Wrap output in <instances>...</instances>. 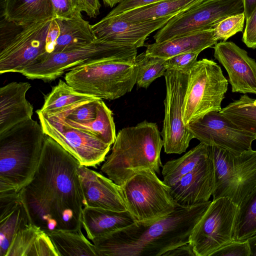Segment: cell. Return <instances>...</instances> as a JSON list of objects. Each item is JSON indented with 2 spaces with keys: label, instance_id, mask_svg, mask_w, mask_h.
<instances>
[{
  "label": "cell",
  "instance_id": "24",
  "mask_svg": "<svg viewBox=\"0 0 256 256\" xmlns=\"http://www.w3.org/2000/svg\"><path fill=\"white\" fill-rule=\"evenodd\" d=\"M6 256H58L47 233L30 223L14 235Z\"/></svg>",
  "mask_w": 256,
  "mask_h": 256
},
{
  "label": "cell",
  "instance_id": "32",
  "mask_svg": "<svg viewBox=\"0 0 256 256\" xmlns=\"http://www.w3.org/2000/svg\"><path fill=\"white\" fill-rule=\"evenodd\" d=\"M247 94L230 103L220 112L242 129L256 136V106Z\"/></svg>",
  "mask_w": 256,
  "mask_h": 256
},
{
  "label": "cell",
  "instance_id": "10",
  "mask_svg": "<svg viewBox=\"0 0 256 256\" xmlns=\"http://www.w3.org/2000/svg\"><path fill=\"white\" fill-rule=\"evenodd\" d=\"M44 132L58 142L82 166L96 168L106 160L111 145L96 135L66 122L58 112L36 110Z\"/></svg>",
  "mask_w": 256,
  "mask_h": 256
},
{
  "label": "cell",
  "instance_id": "5",
  "mask_svg": "<svg viewBox=\"0 0 256 256\" xmlns=\"http://www.w3.org/2000/svg\"><path fill=\"white\" fill-rule=\"evenodd\" d=\"M134 62L120 58L94 60L70 69L64 80L78 92L114 100L131 92L136 84Z\"/></svg>",
  "mask_w": 256,
  "mask_h": 256
},
{
  "label": "cell",
  "instance_id": "6",
  "mask_svg": "<svg viewBox=\"0 0 256 256\" xmlns=\"http://www.w3.org/2000/svg\"><path fill=\"white\" fill-rule=\"evenodd\" d=\"M120 186L127 210L136 224L153 222L171 214L178 206L170 187L152 170L140 171Z\"/></svg>",
  "mask_w": 256,
  "mask_h": 256
},
{
  "label": "cell",
  "instance_id": "29",
  "mask_svg": "<svg viewBox=\"0 0 256 256\" xmlns=\"http://www.w3.org/2000/svg\"><path fill=\"white\" fill-rule=\"evenodd\" d=\"M58 256H98L95 247L78 231L58 230L48 233Z\"/></svg>",
  "mask_w": 256,
  "mask_h": 256
},
{
  "label": "cell",
  "instance_id": "3",
  "mask_svg": "<svg viewBox=\"0 0 256 256\" xmlns=\"http://www.w3.org/2000/svg\"><path fill=\"white\" fill-rule=\"evenodd\" d=\"M156 124L144 120L124 128L116 136L100 171L118 186L140 170L159 173L164 142Z\"/></svg>",
  "mask_w": 256,
  "mask_h": 256
},
{
  "label": "cell",
  "instance_id": "42",
  "mask_svg": "<svg viewBox=\"0 0 256 256\" xmlns=\"http://www.w3.org/2000/svg\"><path fill=\"white\" fill-rule=\"evenodd\" d=\"M195 256L194 251L189 243L180 246L170 250L162 256Z\"/></svg>",
  "mask_w": 256,
  "mask_h": 256
},
{
  "label": "cell",
  "instance_id": "47",
  "mask_svg": "<svg viewBox=\"0 0 256 256\" xmlns=\"http://www.w3.org/2000/svg\"><path fill=\"white\" fill-rule=\"evenodd\" d=\"M252 103L253 104L256 106V99H252Z\"/></svg>",
  "mask_w": 256,
  "mask_h": 256
},
{
  "label": "cell",
  "instance_id": "26",
  "mask_svg": "<svg viewBox=\"0 0 256 256\" xmlns=\"http://www.w3.org/2000/svg\"><path fill=\"white\" fill-rule=\"evenodd\" d=\"M3 16L9 22L23 27L54 18L50 0H4Z\"/></svg>",
  "mask_w": 256,
  "mask_h": 256
},
{
  "label": "cell",
  "instance_id": "38",
  "mask_svg": "<svg viewBox=\"0 0 256 256\" xmlns=\"http://www.w3.org/2000/svg\"><path fill=\"white\" fill-rule=\"evenodd\" d=\"M210 256H250L248 240H232L216 250Z\"/></svg>",
  "mask_w": 256,
  "mask_h": 256
},
{
  "label": "cell",
  "instance_id": "35",
  "mask_svg": "<svg viewBox=\"0 0 256 256\" xmlns=\"http://www.w3.org/2000/svg\"><path fill=\"white\" fill-rule=\"evenodd\" d=\"M245 19L244 12L224 18L213 28L216 38L226 42L236 33L242 32Z\"/></svg>",
  "mask_w": 256,
  "mask_h": 256
},
{
  "label": "cell",
  "instance_id": "33",
  "mask_svg": "<svg viewBox=\"0 0 256 256\" xmlns=\"http://www.w3.org/2000/svg\"><path fill=\"white\" fill-rule=\"evenodd\" d=\"M256 234V188L238 206L233 240H246Z\"/></svg>",
  "mask_w": 256,
  "mask_h": 256
},
{
  "label": "cell",
  "instance_id": "12",
  "mask_svg": "<svg viewBox=\"0 0 256 256\" xmlns=\"http://www.w3.org/2000/svg\"><path fill=\"white\" fill-rule=\"evenodd\" d=\"M244 12L242 0H204L170 19L154 36L155 42L213 28L224 18Z\"/></svg>",
  "mask_w": 256,
  "mask_h": 256
},
{
  "label": "cell",
  "instance_id": "28",
  "mask_svg": "<svg viewBox=\"0 0 256 256\" xmlns=\"http://www.w3.org/2000/svg\"><path fill=\"white\" fill-rule=\"evenodd\" d=\"M210 155L208 146L200 142L182 156L162 165L163 182L170 187L192 171Z\"/></svg>",
  "mask_w": 256,
  "mask_h": 256
},
{
  "label": "cell",
  "instance_id": "31",
  "mask_svg": "<svg viewBox=\"0 0 256 256\" xmlns=\"http://www.w3.org/2000/svg\"><path fill=\"white\" fill-rule=\"evenodd\" d=\"M96 98L76 91L66 82L60 80L45 97L40 110L46 114L56 112L74 104Z\"/></svg>",
  "mask_w": 256,
  "mask_h": 256
},
{
  "label": "cell",
  "instance_id": "23",
  "mask_svg": "<svg viewBox=\"0 0 256 256\" xmlns=\"http://www.w3.org/2000/svg\"><path fill=\"white\" fill-rule=\"evenodd\" d=\"M134 222L130 212L84 206L82 212V226L87 237L94 238L124 228Z\"/></svg>",
  "mask_w": 256,
  "mask_h": 256
},
{
  "label": "cell",
  "instance_id": "36",
  "mask_svg": "<svg viewBox=\"0 0 256 256\" xmlns=\"http://www.w3.org/2000/svg\"><path fill=\"white\" fill-rule=\"evenodd\" d=\"M54 10V18H68L76 12H85L83 0H50Z\"/></svg>",
  "mask_w": 256,
  "mask_h": 256
},
{
  "label": "cell",
  "instance_id": "4",
  "mask_svg": "<svg viewBox=\"0 0 256 256\" xmlns=\"http://www.w3.org/2000/svg\"><path fill=\"white\" fill-rule=\"evenodd\" d=\"M46 134L32 118L0 133V194H17L32 179Z\"/></svg>",
  "mask_w": 256,
  "mask_h": 256
},
{
  "label": "cell",
  "instance_id": "43",
  "mask_svg": "<svg viewBox=\"0 0 256 256\" xmlns=\"http://www.w3.org/2000/svg\"><path fill=\"white\" fill-rule=\"evenodd\" d=\"M86 10L85 12L90 18H96L100 12L101 5L100 0H83Z\"/></svg>",
  "mask_w": 256,
  "mask_h": 256
},
{
  "label": "cell",
  "instance_id": "37",
  "mask_svg": "<svg viewBox=\"0 0 256 256\" xmlns=\"http://www.w3.org/2000/svg\"><path fill=\"white\" fill-rule=\"evenodd\" d=\"M200 53L199 52H188L178 54L166 59V64L168 68L184 72H190V69L198 61L197 58Z\"/></svg>",
  "mask_w": 256,
  "mask_h": 256
},
{
  "label": "cell",
  "instance_id": "21",
  "mask_svg": "<svg viewBox=\"0 0 256 256\" xmlns=\"http://www.w3.org/2000/svg\"><path fill=\"white\" fill-rule=\"evenodd\" d=\"M30 223L19 192L0 194V256H6L14 235Z\"/></svg>",
  "mask_w": 256,
  "mask_h": 256
},
{
  "label": "cell",
  "instance_id": "17",
  "mask_svg": "<svg viewBox=\"0 0 256 256\" xmlns=\"http://www.w3.org/2000/svg\"><path fill=\"white\" fill-rule=\"evenodd\" d=\"M214 56L224 68L232 92L256 94V62L232 42L214 46Z\"/></svg>",
  "mask_w": 256,
  "mask_h": 256
},
{
  "label": "cell",
  "instance_id": "15",
  "mask_svg": "<svg viewBox=\"0 0 256 256\" xmlns=\"http://www.w3.org/2000/svg\"><path fill=\"white\" fill-rule=\"evenodd\" d=\"M194 138L208 146L238 154L252 148L256 136L220 112L212 111L186 125Z\"/></svg>",
  "mask_w": 256,
  "mask_h": 256
},
{
  "label": "cell",
  "instance_id": "16",
  "mask_svg": "<svg viewBox=\"0 0 256 256\" xmlns=\"http://www.w3.org/2000/svg\"><path fill=\"white\" fill-rule=\"evenodd\" d=\"M172 16L143 21H129L118 16H107L91 26L96 40L132 46H144L147 38L160 29Z\"/></svg>",
  "mask_w": 256,
  "mask_h": 256
},
{
  "label": "cell",
  "instance_id": "25",
  "mask_svg": "<svg viewBox=\"0 0 256 256\" xmlns=\"http://www.w3.org/2000/svg\"><path fill=\"white\" fill-rule=\"evenodd\" d=\"M54 19L58 24L60 34L53 53L68 51L90 44L96 40L92 25L82 18V12H76L68 18Z\"/></svg>",
  "mask_w": 256,
  "mask_h": 256
},
{
  "label": "cell",
  "instance_id": "9",
  "mask_svg": "<svg viewBox=\"0 0 256 256\" xmlns=\"http://www.w3.org/2000/svg\"><path fill=\"white\" fill-rule=\"evenodd\" d=\"M208 146L215 171L213 200L226 196L239 206L256 188V150L251 149L234 154Z\"/></svg>",
  "mask_w": 256,
  "mask_h": 256
},
{
  "label": "cell",
  "instance_id": "41",
  "mask_svg": "<svg viewBox=\"0 0 256 256\" xmlns=\"http://www.w3.org/2000/svg\"><path fill=\"white\" fill-rule=\"evenodd\" d=\"M59 34L60 28L56 20L53 18L46 38V54L43 56L54 52L56 42Z\"/></svg>",
  "mask_w": 256,
  "mask_h": 256
},
{
  "label": "cell",
  "instance_id": "14",
  "mask_svg": "<svg viewBox=\"0 0 256 256\" xmlns=\"http://www.w3.org/2000/svg\"><path fill=\"white\" fill-rule=\"evenodd\" d=\"M53 18L34 22L2 42L0 74L20 73L46 54V38Z\"/></svg>",
  "mask_w": 256,
  "mask_h": 256
},
{
  "label": "cell",
  "instance_id": "39",
  "mask_svg": "<svg viewBox=\"0 0 256 256\" xmlns=\"http://www.w3.org/2000/svg\"><path fill=\"white\" fill-rule=\"evenodd\" d=\"M162 0H124L118 4L106 16H114L134 9Z\"/></svg>",
  "mask_w": 256,
  "mask_h": 256
},
{
  "label": "cell",
  "instance_id": "13",
  "mask_svg": "<svg viewBox=\"0 0 256 256\" xmlns=\"http://www.w3.org/2000/svg\"><path fill=\"white\" fill-rule=\"evenodd\" d=\"M188 74L189 72L168 68L164 74L166 96L161 135L164 151L168 154H182L185 152L194 138L182 121V108Z\"/></svg>",
  "mask_w": 256,
  "mask_h": 256
},
{
  "label": "cell",
  "instance_id": "8",
  "mask_svg": "<svg viewBox=\"0 0 256 256\" xmlns=\"http://www.w3.org/2000/svg\"><path fill=\"white\" fill-rule=\"evenodd\" d=\"M228 88L221 68L212 60L203 58L190 69L182 108L185 125L212 111L220 112Z\"/></svg>",
  "mask_w": 256,
  "mask_h": 256
},
{
  "label": "cell",
  "instance_id": "40",
  "mask_svg": "<svg viewBox=\"0 0 256 256\" xmlns=\"http://www.w3.org/2000/svg\"><path fill=\"white\" fill-rule=\"evenodd\" d=\"M242 41L249 48H256V8L246 19V24L242 34Z\"/></svg>",
  "mask_w": 256,
  "mask_h": 256
},
{
  "label": "cell",
  "instance_id": "7",
  "mask_svg": "<svg viewBox=\"0 0 256 256\" xmlns=\"http://www.w3.org/2000/svg\"><path fill=\"white\" fill-rule=\"evenodd\" d=\"M136 56L137 48L134 46L96 40L88 44L42 57L20 74L28 79L50 82L72 68L92 60L108 58L136 60Z\"/></svg>",
  "mask_w": 256,
  "mask_h": 256
},
{
  "label": "cell",
  "instance_id": "46",
  "mask_svg": "<svg viewBox=\"0 0 256 256\" xmlns=\"http://www.w3.org/2000/svg\"><path fill=\"white\" fill-rule=\"evenodd\" d=\"M124 0H102L105 4L110 8L114 7Z\"/></svg>",
  "mask_w": 256,
  "mask_h": 256
},
{
  "label": "cell",
  "instance_id": "45",
  "mask_svg": "<svg viewBox=\"0 0 256 256\" xmlns=\"http://www.w3.org/2000/svg\"><path fill=\"white\" fill-rule=\"evenodd\" d=\"M250 253V256H256V234L247 240Z\"/></svg>",
  "mask_w": 256,
  "mask_h": 256
},
{
  "label": "cell",
  "instance_id": "22",
  "mask_svg": "<svg viewBox=\"0 0 256 256\" xmlns=\"http://www.w3.org/2000/svg\"><path fill=\"white\" fill-rule=\"evenodd\" d=\"M214 28L175 38L160 42L147 46L145 52L149 54L168 59L179 54L199 52L218 43Z\"/></svg>",
  "mask_w": 256,
  "mask_h": 256
},
{
  "label": "cell",
  "instance_id": "1",
  "mask_svg": "<svg viewBox=\"0 0 256 256\" xmlns=\"http://www.w3.org/2000/svg\"><path fill=\"white\" fill-rule=\"evenodd\" d=\"M79 162L46 134L30 181L19 192L32 224L49 233L82 230L83 198Z\"/></svg>",
  "mask_w": 256,
  "mask_h": 256
},
{
  "label": "cell",
  "instance_id": "30",
  "mask_svg": "<svg viewBox=\"0 0 256 256\" xmlns=\"http://www.w3.org/2000/svg\"><path fill=\"white\" fill-rule=\"evenodd\" d=\"M56 112L72 126L96 135L106 144L112 145L114 143L116 135L112 113L102 100L98 105L96 118L88 122H77L66 118L60 112Z\"/></svg>",
  "mask_w": 256,
  "mask_h": 256
},
{
  "label": "cell",
  "instance_id": "11",
  "mask_svg": "<svg viewBox=\"0 0 256 256\" xmlns=\"http://www.w3.org/2000/svg\"><path fill=\"white\" fill-rule=\"evenodd\" d=\"M238 206L229 198L212 201L194 227L189 244L195 256H210L218 249L233 240Z\"/></svg>",
  "mask_w": 256,
  "mask_h": 256
},
{
  "label": "cell",
  "instance_id": "20",
  "mask_svg": "<svg viewBox=\"0 0 256 256\" xmlns=\"http://www.w3.org/2000/svg\"><path fill=\"white\" fill-rule=\"evenodd\" d=\"M31 85L28 82H11L0 88V133L32 119L33 106L26 99Z\"/></svg>",
  "mask_w": 256,
  "mask_h": 256
},
{
  "label": "cell",
  "instance_id": "19",
  "mask_svg": "<svg viewBox=\"0 0 256 256\" xmlns=\"http://www.w3.org/2000/svg\"><path fill=\"white\" fill-rule=\"evenodd\" d=\"M214 184V166L210 151L208 157L170 186V194L178 204L192 206L209 201Z\"/></svg>",
  "mask_w": 256,
  "mask_h": 256
},
{
  "label": "cell",
  "instance_id": "2",
  "mask_svg": "<svg viewBox=\"0 0 256 256\" xmlns=\"http://www.w3.org/2000/svg\"><path fill=\"white\" fill-rule=\"evenodd\" d=\"M211 202L178 204L171 214L150 224L134 222L92 241L98 256H162L189 243L192 230Z\"/></svg>",
  "mask_w": 256,
  "mask_h": 256
},
{
  "label": "cell",
  "instance_id": "18",
  "mask_svg": "<svg viewBox=\"0 0 256 256\" xmlns=\"http://www.w3.org/2000/svg\"><path fill=\"white\" fill-rule=\"evenodd\" d=\"M77 172L80 184L84 207L126 211L120 187L108 177L80 164Z\"/></svg>",
  "mask_w": 256,
  "mask_h": 256
},
{
  "label": "cell",
  "instance_id": "34",
  "mask_svg": "<svg viewBox=\"0 0 256 256\" xmlns=\"http://www.w3.org/2000/svg\"><path fill=\"white\" fill-rule=\"evenodd\" d=\"M166 60V58L148 54L145 52L137 56L134 64L138 87L147 88L157 78L164 76L168 68Z\"/></svg>",
  "mask_w": 256,
  "mask_h": 256
},
{
  "label": "cell",
  "instance_id": "27",
  "mask_svg": "<svg viewBox=\"0 0 256 256\" xmlns=\"http://www.w3.org/2000/svg\"><path fill=\"white\" fill-rule=\"evenodd\" d=\"M204 0H162L141 6L118 16L129 21H143L174 17Z\"/></svg>",
  "mask_w": 256,
  "mask_h": 256
},
{
  "label": "cell",
  "instance_id": "44",
  "mask_svg": "<svg viewBox=\"0 0 256 256\" xmlns=\"http://www.w3.org/2000/svg\"><path fill=\"white\" fill-rule=\"evenodd\" d=\"M246 20L248 18L256 8V0H242Z\"/></svg>",
  "mask_w": 256,
  "mask_h": 256
}]
</instances>
